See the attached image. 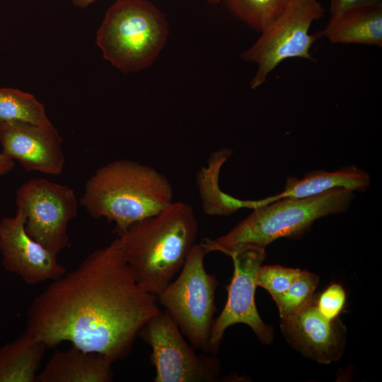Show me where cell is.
I'll list each match as a JSON object with an SVG mask.
<instances>
[{
	"label": "cell",
	"mask_w": 382,
	"mask_h": 382,
	"mask_svg": "<svg viewBox=\"0 0 382 382\" xmlns=\"http://www.w3.org/2000/svg\"><path fill=\"white\" fill-rule=\"evenodd\" d=\"M160 311L156 296L137 282L117 237L33 299L25 332L47 347L69 341L114 362L128 354L141 329Z\"/></svg>",
	"instance_id": "6da1fadb"
},
{
	"label": "cell",
	"mask_w": 382,
	"mask_h": 382,
	"mask_svg": "<svg viewBox=\"0 0 382 382\" xmlns=\"http://www.w3.org/2000/svg\"><path fill=\"white\" fill-rule=\"evenodd\" d=\"M197 232L192 207L173 202L158 213L132 224L118 238L138 284L157 296L181 270Z\"/></svg>",
	"instance_id": "7a4b0ae2"
},
{
	"label": "cell",
	"mask_w": 382,
	"mask_h": 382,
	"mask_svg": "<svg viewBox=\"0 0 382 382\" xmlns=\"http://www.w3.org/2000/svg\"><path fill=\"white\" fill-rule=\"evenodd\" d=\"M173 198L165 175L149 166L121 159L96 170L86 180L80 203L92 217L113 221L118 235L169 206Z\"/></svg>",
	"instance_id": "3957f363"
},
{
	"label": "cell",
	"mask_w": 382,
	"mask_h": 382,
	"mask_svg": "<svg viewBox=\"0 0 382 382\" xmlns=\"http://www.w3.org/2000/svg\"><path fill=\"white\" fill-rule=\"evenodd\" d=\"M352 190L337 187L303 198L285 197L257 207L231 231L200 244L207 253L228 255L245 249L265 248L280 238H299L321 217L345 212L354 199Z\"/></svg>",
	"instance_id": "277c9868"
},
{
	"label": "cell",
	"mask_w": 382,
	"mask_h": 382,
	"mask_svg": "<svg viewBox=\"0 0 382 382\" xmlns=\"http://www.w3.org/2000/svg\"><path fill=\"white\" fill-rule=\"evenodd\" d=\"M168 25L147 0H116L107 10L96 37L104 58L124 73L151 66L163 49Z\"/></svg>",
	"instance_id": "5b68a950"
},
{
	"label": "cell",
	"mask_w": 382,
	"mask_h": 382,
	"mask_svg": "<svg viewBox=\"0 0 382 382\" xmlns=\"http://www.w3.org/2000/svg\"><path fill=\"white\" fill-rule=\"evenodd\" d=\"M195 243L189 253L178 278L156 296L195 349L209 353V336L215 312L216 277L204 267L207 255Z\"/></svg>",
	"instance_id": "8992f818"
},
{
	"label": "cell",
	"mask_w": 382,
	"mask_h": 382,
	"mask_svg": "<svg viewBox=\"0 0 382 382\" xmlns=\"http://www.w3.org/2000/svg\"><path fill=\"white\" fill-rule=\"evenodd\" d=\"M318 0H292L284 11L265 29L241 57L257 65L250 88L262 86L268 75L283 61L303 58L315 62L310 50L321 37L320 31L309 33L312 23L324 15Z\"/></svg>",
	"instance_id": "52a82bcc"
},
{
	"label": "cell",
	"mask_w": 382,
	"mask_h": 382,
	"mask_svg": "<svg viewBox=\"0 0 382 382\" xmlns=\"http://www.w3.org/2000/svg\"><path fill=\"white\" fill-rule=\"evenodd\" d=\"M138 336L151 348L154 381L213 382L219 378V359L214 354H197L166 311L153 316Z\"/></svg>",
	"instance_id": "ba28073f"
},
{
	"label": "cell",
	"mask_w": 382,
	"mask_h": 382,
	"mask_svg": "<svg viewBox=\"0 0 382 382\" xmlns=\"http://www.w3.org/2000/svg\"><path fill=\"white\" fill-rule=\"evenodd\" d=\"M17 209L26 217L27 233L58 254L68 245V226L78 214L74 190L42 178L28 180L16 193Z\"/></svg>",
	"instance_id": "9c48e42d"
},
{
	"label": "cell",
	"mask_w": 382,
	"mask_h": 382,
	"mask_svg": "<svg viewBox=\"0 0 382 382\" xmlns=\"http://www.w3.org/2000/svg\"><path fill=\"white\" fill-rule=\"evenodd\" d=\"M265 250L245 248L229 255L233 262V275L227 288L224 309L214 320L209 336V353L216 354L226 330L231 325H248L265 345L273 340V330L261 319L255 305V277L265 258Z\"/></svg>",
	"instance_id": "30bf717a"
},
{
	"label": "cell",
	"mask_w": 382,
	"mask_h": 382,
	"mask_svg": "<svg viewBox=\"0 0 382 382\" xmlns=\"http://www.w3.org/2000/svg\"><path fill=\"white\" fill-rule=\"evenodd\" d=\"M26 217L17 209L14 216L0 220V253L5 270L30 284L54 280L66 272L57 254L45 248L25 231Z\"/></svg>",
	"instance_id": "8fae6325"
},
{
	"label": "cell",
	"mask_w": 382,
	"mask_h": 382,
	"mask_svg": "<svg viewBox=\"0 0 382 382\" xmlns=\"http://www.w3.org/2000/svg\"><path fill=\"white\" fill-rule=\"evenodd\" d=\"M63 139L53 125L13 122L0 125L1 152L26 171L59 175L65 164Z\"/></svg>",
	"instance_id": "7c38bea8"
},
{
	"label": "cell",
	"mask_w": 382,
	"mask_h": 382,
	"mask_svg": "<svg viewBox=\"0 0 382 382\" xmlns=\"http://www.w3.org/2000/svg\"><path fill=\"white\" fill-rule=\"evenodd\" d=\"M281 328L289 342L305 357L330 364L342 355L345 329L337 319L328 320L318 312L316 296L301 310L282 319Z\"/></svg>",
	"instance_id": "4fadbf2b"
},
{
	"label": "cell",
	"mask_w": 382,
	"mask_h": 382,
	"mask_svg": "<svg viewBox=\"0 0 382 382\" xmlns=\"http://www.w3.org/2000/svg\"><path fill=\"white\" fill-rule=\"evenodd\" d=\"M113 362L103 354L72 345L57 351L36 378V382H109Z\"/></svg>",
	"instance_id": "5bb4252c"
},
{
	"label": "cell",
	"mask_w": 382,
	"mask_h": 382,
	"mask_svg": "<svg viewBox=\"0 0 382 382\" xmlns=\"http://www.w3.org/2000/svg\"><path fill=\"white\" fill-rule=\"evenodd\" d=\"M370 183L369 173L355 165L344 166L335 171L316 170L301 179L289 177L282 192L254 201V208L282 198L308 197L337 187L363 192L369 187Z\"/></svg>",
	"instance_id": "9a60e30c"
},
{
	"label": "cell",
	"mask_w": 382,
	"mask_h": 382,
	"mask_svg": "<svg viewBox=\"0 0 382 382\" xmlns=\"http://www.w3.org/2000/svg\"><path fill=\"white\" fill-rule=\"evenodd\" d=\"M332 43L382 46V4L352 8L331 15L320 30Z\"/></svg>",
	"instance_id": "2e32d148"
},
{
	"label": "cell",
	"mask_w": 382,
	"mask_h": 382,
	"mask_svg": "<svg viewBox=\"0 0 382 382\" xmlns=\"http://www.w3.org/2000/svg\"><path fill=\"white\" fill-rule=\"evenodd\" d=\"M46 348L25 332L0 347V382H36Z\"/></svg>",
	"instance_id": "e0dca14e"
},
{
	"label": "cell",
	"mask_w": 382,
	"mask_h": 382,
	"mask_svg": "<svg viewBox=\"0 0 382 382\" xmlns=\"http://www.w3.org/2000/svg\"><path fill=\"white\" fill-rule=\"evenodd\" d=\"M232 154L228 148L212 152L207 166L197 174V186L204 213L211 216H228L246 207V200L235 198L221 190L219 185L220 170Z\"/></svg>",
	"instance_id": "ac0fdd59"
},
{
	"label": "cell",
	"mask_w": 382,
	"mask_h": 382,
	"mask_svg": "<svg viewBox=\"0 0 382 382\" xmlns=\"http://www.w3.org/2000/svg\"><path fill=\"white\" fill-rule=\"evenodd\" d=\"M13 122L52 123L44 105L34 96L16 88H0V125Z\"/></svg>",
	"instance_id": "d6986e66"
},
{
	"label": "cell",
	"mask_w": 382,
	"mask_h": 382,
	"mask_svg": "<svg viewBox=\"0 0 382 382\" xmlns=\"http://www.w3.org/2000/svg\"><path fill=\"white\" fill-rule=\"evenodd\" d=\"M238 19L260 33L272 23L292 0H221Z\"/></svg>",
	"instance_id": "ffe728a7"
},
{
	"label": "cell",
	"mask_w": 382,
	"mask_h": 382,
	"mask_svg": "<svg viewBox=\"0 0 382 382\" xmlns=\"http://www.w3.org/2000/svg\"><path fill=\"white\" fill-rule=\"evenodd\" d=\"M319 278L302 270L288 289L275 301L281 319L286 318L307 306L314 298Z\"/></svg>",
	"instance_id": "44dd1931"
},
{
	"label": "cell",
	"mask_w": 382,
	"mask_h": 382,
	"mask_svg": "<svg viewBox=\"0 0 382 382\" xmlns=\"http://www.w3.org/2000/svg\"><path fill=\"white\" fill-rule=\"evenodd\" d=\"M302 272L300 269L280 265H261L257 272L255 282L266 289L275 301Z\"/></svg>",
	"instance_id": "7402d4cb"
},
{
	"label": "cell",
	"mask_w": 382,
	"mask_h": 382,
	"mask_svg": "<svg viewBox=\"0 0 382 382\" xmlns=\"http://www.w3.org/2000/svg\"><path fill=\"white\" fill-rule=\"evenodd\" d=\"M346 302V292L342 285L332 284L316 296L318 312L328 320H335L342 311Z\"/></svg>",
	"instance_id": "603a6c76"
},
{
	"label": "cell",
	"mask_w": 382,
	"mask_h": 382,
	"mask_svg": "<svg viewBox=\"0 0 382 382\" xmlns=\"http://www.w3.org/2000/svg\"><path fill=\"white\" fill-rule=\"evenodd\" d=\"M379 4L382 0H330V11L333 15L354 7Z\"/></svg>",
	"instance_id": "cb8c5ba5"
},
{
	"label": "cell",
	"mask_w": 382,
	"mask_h": 382,
	"mask_svg": "<svg viewBox=\"0 0 382 382\" xmlns=\"http://www.w3.org/2000/svg\"><path fill=\"white\" fill-rule=\"evenodd\" d=\"M15 162L0 151V176L11 172L14 168Z\"/></svg>",
	"instance_id": "d4e9b609"
},
{
	"label": "cell",
	"mask_w": 382,
	"mask_h": 382,
	"mask_svg": "<svg viewBox=\"0 0 382 382\" xmlns=\"http://www.w3.org/2000/svg\"><path fill=\"white\" fill-rule=\"evenodd\" d=\"M73 4L79 8H84L97 0H71Z\"/></svg>",
	"instance_id": "484cf974"
},
{
	"label": "cell",
	"mask_w": 382,
	"mask_h": 382,
	"mask_svg": "<svg viewBox=\"0 0 382 382\" xmlns=\"http://www.w3.org/2000/svg\"><path fill=\"white\" fill-rule=\"evenodd\" d=\"M207 1H209L210 3H212V4H216V3L220 2L221 0H207Z\"/></svg>",
	"instance_id": "4316f807"
}]
</instances>
